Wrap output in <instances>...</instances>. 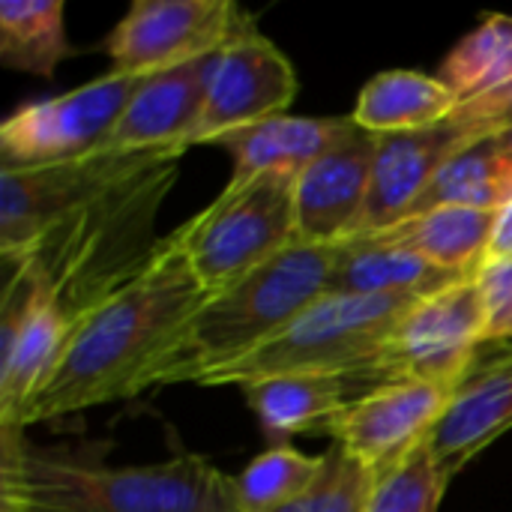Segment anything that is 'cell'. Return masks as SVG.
I'll use <instances>...</instances> for the list:
<instances>
[{
    "label": "cell",
    "mask_w": 512,
    "mask_h": 512,
    "mask_svg": "<svg viewBox=\"0 0 512 512\" xmlns=\"http://www.w3.org/2000/svg\"><path fill=\"white\" fill-rule=\"evenodd\" d=\"M336 264L330 291L357 297H432L450 285L474 276L450 273L426 261L423 255L387 243L375 234H354L333 243Z\"/></svg>",
    "instance_id": "obj_19"
},
{
    "label": "cell",
    "mask_w": 512,
    "mask_h": 512,
    "mask_svg": "<svg viewBox=\"0 0 512 512\" xmlns=\"http://www.w3.org/2000/svg\"><path fill=\"white\" fill-rule=\"evenodd\" d=\"M336 246L294 243L252 273L207 294L195 315L141 375L135 396L195 384L246 357L330 291Z\"/></svg>",
    "instance_id": "obj_4"
},
{
    "label": "cell",
    "mask_w": 512,
    "mask_h": 512,
    "mask_svg": "<svg viewBox=\"0 0 512 512\" xmlns=\"http://www.w3.org/2000/svg\"><path fill=\"white\" fill-rule=\"evenodd\" d=\"M294 96L297 72L291 60L267 36H261L255 24H249L216 54L192 147L213 144L234 129L288 114Z\"/></svg>",
    "instance_id": "obj_11"
},
{
    "label": "cell",
    "mask_w": 512,
    "mask_h": 512,
    "mask_svg": "<svg viewBox=\"0 0 512 512\" xmlns=\"http://www.w3.org/2000/svg\"><path fill=\"white\" fill-rule=\"evenodd\" d=\"M204 300L180 234L162 237L153 258L72 327L54 375L24 408L18 429L132 399L141 375Z\"/></svg>",
    "instance_id": "obj_1"
},
{
    "label": "cell",
    "mask_w": 512,
    "mask_h": 512,
    "mask_svg": "<svg viewBox=\"0 0 512 512\" xmlns=\"http://www.w3.org/2000/svg\"><path fill=\"white\" fill-rule=\"evenodd\" d=\"M486 348V309L477 279L417 300L396 324L378 363V384L429 381L456 387Z\"/></svg>",
    "instance_id": "obj_9"
},
{
    "label": "cell",
    "mask_w": 512,
    "mask_h": 512,
    "mask_svg": "<svg viewBox=\"0 0 512 512\" xmlns=\"http://www.w3.org/2000/svg\"><path fill=\"white\" fill-rule=\"evenodd\" d=\"M453 387L429 381H387L351 399L324 429L333 444L363 459L375 474L390 471L432 438Z\"/></svg>",
    "instance_id": "obj_12"
},
{
    "label": "cell",
    "mask_w": 512,
    "mask_h": 512,
    "mask_svg": "<svg viewBox=\"0 0 512 512\" xmlns=\"http://www.w3.org/2000/svg\"><path fill=\"white\" fill-rule=\"evenodd\" d=\"M255 18L231 0H135L105 39L111 69L156 75L219 54Z\"/></svg>",
    "instance_id": "obj_8"
},
{
    "label": "cell",
    "mask_w": 512,
    "mask_h": 512,
    "mask_svg": "<svg viewBox=\"0 0 512 512\" xmlns=\"http://www.w3.org/2000/svg\"><path fill=\"white\" fill-rule=\"evenodd\" d=\"M363 129L351 117H297L276 114L261 123L234 129L210 147H222L231 162V180H246L267 171L300 174L330 150L342 147Z\"/></svg>",
    "instance_id": "obj_18"
},
{
    "label": "cell",
    "mask_w": 512,
    "mask_h": 512,
    "mask_svg": "<svg viewBox=\"0 0 512 512\" xmlns=\"http://www.w3.org/2000/svg\"><path fill=\"white\" fill-rule=\"evenodd\" d=\"M174 153V150H150V153H117L96 150L78 159L33 165V168H3L0 171V258L21 252L33 243L54 219L90 201L129 171L144 162Z\"/></svg>",
    "instance_id": "obj_10"
},
{
    "label": "cell",
    "mask_w": 512,
    "mask_h": 512,
    "mask_svg": "<svg viewBox=\"0 0 512 512\" xmlns=\"http://www.w3.org/2000/svg\"><path fill=\"white\" fill-rule=\"evenodd\" d=\"M63 12V0H3L0 63L18 72L51 78L54 69L72 57Z\"/></svg>",
    "instance_id": "obj_24"
},
{
    "label": "cell",
    "mask_w": 512,
    "mask_h": 512,
    "mask_svg": "<svg viewBox=\"0 0 512 512\" xmlns=\"http://www.w3.org/2000/svg\"><path fill=\"white\" fill-rule=\"evenodd\" d=\"M447 486L450 477L441 468L429 438L399 465L378 474L366 512H438Z\"/></svg>",
    "instance_id": "obj_27"
},
{
    "label": "cell",
    "mask_w": 512,
    "mask_h": 512,
    "mask_svg": "<svg viewBox=\"0 0 512 512\" xmlns=\"http://www.w3.org/2000/svg\"><path fill=\"white\" fill-rule=\"evenodd\" d=\"M0 512H240V501L234 477L204 456L111 468L0 426Z\"/></svg>",
    "instance_id": "obj_3"
},
{
    "label": "cell",
    "mask_w": 512,
    "mask_h": 512,
    "mask_svg": "<svg viewBox=\"0 0 512 512\" xmlns=\"http://www.w3.org/2000/svg\"><path fill=\"white\" fill-rule=\"evenodd\" d=\"M423 297H357L327 291L246 357L210 372L198 387H243L276 375H348L378 387V363L402 321Z\"/></svg>",
    "instance_id": "obj_5"
},
{
    "label": "cell",
    "mask_w": 512,
    "mask_h": 512,
    "mask_svg": "<svg viewBox=\"0 0 512 512\" xmlns=\"http://www.w3.org/2000/svg\"><path fill=\"white\" fill-rule=\"evenodd\" d=\"M261 429L285 444L297 435H324L327 423L366 393L357 378L348 375H276L240 387Z\"/></svg>",
    "instance_id": "obj_20"
},
{
    "label": "cell",
    "mask_w": 512,
    "mask_h": 512,
    "mask_svg": "<svg viewBox=\"0 0 512 512\" xmlns=\"http://www.w3.org/2000/svg\"><path fill=\"white\" fill-rule=\"evenodd\" d=\"M504 258H512V201L498 213V225H495L486 261H504Z\"/></svg>",
    "instance_id": "obj_31"
},
{
    "label": "cell",
    "mask_w": 512,
    "mask_h": 512,
    "mask_svg": "<svg viewBox=\"0 0 512 512\" xmlns=\"http://www.w3.org/2000/svg\"><path fill=\"white\" fill-rule=\"evenodd\" d=\"M141 78L111 69L69 93L21 105L0 126L3 168L54 165L102 150Z\"/></svg>",
    "instance_id": "obj_7"
},
{
    "label": "cell",
    "mask_w": 512,
    "mask_h": 512,
    "mask_svg": "<svg viewBox=\"0 0 512 512\" xmlns=\"http://www.w3.org/2000/svg\"><path fill=\"white\" fill-rule=\"evenodd\" d=\"M213 66H216V54L177 69L144 75L102 150H117V153L174 150L183 156L198 132Z\"/></svg>",
    "instance_id": "obj_14"
},
{
    "label": "cell",
    "mask_w": 512,
    "mask_h": 512,
    "mask_svg": "<svg viewBox=\"0 0 512 512\" xmlns=\"http://www.w3.org/2000/svg\"><path fill=\"white\" fill-rule=\"evenodd\" d=\"M378 141V135L360 132L297 174L294 207L300 243L333 246L360 231L369 207Z\"/></svg>",
    "instance_id": "obj_15"
},
{
    "label": "cell",
    "mask_w": 512,
    "mask_h": 512,
    "mask_svg": "<svg viewBox=\"0 0 512 512\" xmlns=\"http://www.w3.org/2000/svg\"><path fill=\"white\" fill-rule=\"evenodd\" d=\"M504 144L510 147V153H512V129H510V132H504Z\"/></svg>",
    "instance_id": "obj_32"
},
{
    "label": "cell",
    "mask_w": 512,
    "mask_h": 512,
    "mask_svg": "<svg viewBox=\"0 0 512 512\" xmlns=\"http://www.w3.org/2000/svg\"><path fill=\"white\" fill-rule=\"evenodd\" d=\"M378 156L372 171V192L363 225L357 234H372L402 222L438 171L462 150L480 144L483 138L453 117L402 135H378ZM489 141V138H486Z\"/></svg>",
    "instance_id": "obj_16"
},
{
    "label": "cell",
    "mask_w": 512,
    "mask_h": 512,
    "mask_svg": "<svg viewBox=\"0 0 512 512\" xmlns=\"http://www.w3.org/2000/svg\"><path fill=\"white\" fill-rule=\"evenodd\" d=\"M512 75V15H483L444 57L438 78L456 93L459 105L489 93Z\"/></svg>",
    "instance_id": "obj_25"
},
{
    "label": "cell",
    "mask_w": 512,
    "mask_h": 512,
    "mask_svg": "<svg viewBox=\"0 0 512 512\" xmlns=\"http://www.w3.org/2000/svg\"><path fill=\"white\" fill-rule=\"evenodd\" d=\"M177 162L180 153H162L54 219L33 243L3 258L6 279L45 291L75 327L159 249L156 216L177 180Z\"/></svg>",
    "instance_id": "obj_2"
},
{
    "label": "cell",
    "mask_w": 512,
    "mask_h": 512,
    "mask_svg": "<svg viewBox=\"0 0 512 512\" xmlns=\"http://www.w3.org/2000/svg\"><path fill=\"white\" fill-rule=\"evenodd\" d=\"M510 201L512 153L504 144V135H498L453 156L420 195L411 213H423L432 207H471L501 213Z\"/></svg>",
    "instance_id": "obj_23"
},
{
    "label": "cell",
    "mask_w": 512,
    "mask_h": 512,
    "mask_svg": "<svg viewBox=\"0 0 512 512\" xmlns=\"http://www.w3.org/2000/svg\"><path fill=\"white\" fill-rule=\"evenodd\" d=\"M495 225H498L495 210L432 207L423 213H411L402 222L372 234L423 255L441 270L477 276V270L489 255Z\"/></svg>",
    "instance_id": "obj_21"
},
{
    "label": "cell",
    "mask_w": 512,
    "mask_h": 512,
    "mask_svg": "<svg viewBox=\"0 0 512 512\" xmlns=\"http://www.w3.org/2000/svg\"><path fill=\"white\" fill-rule=\"evenodd\" d=\"M57 303L24 279L3 282L0 303V426H18L24 408L54 375L69 342Z\"/></svg>",
    "instance_id": "obj_13"
},
{
    "label": "cell",
    "mask_w": 512,
    "mask_h": 512,
    "mask_svg": "<svg viewBox=\"0 0 512 512\" xmlns=\"http://www.w3.org/2000/svg\"><path fill=\"white\" fill-rule=\"evenodd\" d=\"M297 174L267 171L228 186L177 228L192 273L207 294L222 291L297 243Z\"/></svg>",
    "instance_id": "obj_6"
},
{
    "label": "cell",
    "mask_w": 512,
    "mask_h": 512,
    "mask_svg": "<svg viewBox=\"0 0 512 512\" xmlns=\"http://www.w3.org/2000/svg\"><path fill=\"white\" fill-rule=\"evenodd\" d=\"M378 474L348 453L342 444H333L324 453V468L318 480L294 504L279 512H366Z\"/></svg>",
    "instance_id": "obj_28"
},
{
    "label": "cell",
    "mask_w": 512,
    "mask_h": 512,
    "mask_svg": "<svg viewBox=\"0 0 512 512\" xmlns=\"http://www.w3.org/2000/svg\"><path fill=\"white\" fill-rule=\"evenodd\" d=\"M477 288L486 309V345L512 342V258L486 261L477 270Z\"/></svg>",
    "instance_id": "obj_29"
},
{
    "label": "cell",
    "mask_w": 512,
    "mask_h": 512,
    "mask_svg": "<svg viewBox=\"0 0 512 512\" xmlns=\"http://www.w3.org/2000/svg\"><path fill=\"white\" fill-rule=\"evenodd\" d=\"M456 108V93L438 75L390 69L360 90L351 120L369 135H402L438 126L450 120Z\"/></svg>",
    "instance_id": "obj_22"
},
{
    "label": "cell",
    "mask_w": 512,
    "mask_h": 512,
    "mask_svg": "<svg viewBox=\"0 0 512 512\" xmlns=\"http://www.w3.org/2000/svg\"><path fill=\"white\" fill-rule=\"evenodd\" d=\"M512 429V342L483 354L453 387L432 432V450L453 480L474 456Z\"/></svg>",
    "instance_id": "obj_17"
},
{
    "label": "cell",
    "mask_w": 512,
    "mask_h": 512,
    "mask_svg": "<svg viewBox=\"0 0 512 512\" xmlns=\"http://www.w3.org/2000/svg\"><path fill=\"white\" fill-rule=\"evenodd\" d=\"M324 468L321 456H306L291 444H273L261 456H255L237 483L240 512H279L294 504L306 489L318 480Z\"/></svg>",
    "instance_id": "obj_26"
},
{
    "label": "cell",
    "mask_w": 512,
    "mask_h": 512,
    "mask_svg": "<svg viewBox=\"0 0 512 512\" xmlns=\"http://www.w3.org/2000/svg\"><path fill=\"white\" fill-rule=\"evenodd\" d=\"M453 120H456V123H462V126H468L471 132H477L483 141H486V138H498V135L510 132L512 129V75L504 81V84L492 87L489 93H483V96H474V99L462 102V105L456 108Z\"/></svg>",
    "instance_id": "obj_30"
}]
</instances>
